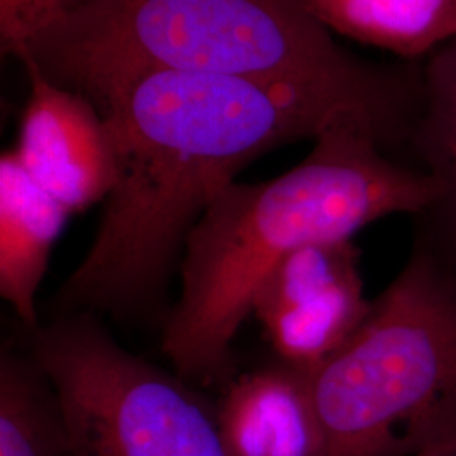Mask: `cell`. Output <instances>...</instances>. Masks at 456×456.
<instances>
[{
  "instance_id": "14",
  "label": "cell",
  "mask_w": 456,
  "mask_h": 456,
  "mask_svg": "<svg viewBox=\"0 0 456 456\" xmlns=\"http://www.w3.org/2000/svg\"><path fill=\"white\" fill-rule=\"evenodd\" d=\"M424 456H456V450H450V452H441V453H433V455Z\"/></svg>"
},
{
  "instance_id": "3",
  "label": "cell",
  "mask_w": 456,
  "mask_h": 456,
  "mask_svg": "<svg viewBox=\"0 0 456 456\" xmlns=\"http://www.w3.org/2000/svg\"><path fill=\"white\" fill-rule=\"evenodd\" d=\"M330 31L308 0H95L17 58L92 102L159 69L297 85L369 115L394 146L406 142L421 73L362 63Z\"/></svg>"
},
{
  "instance_id": "8",
  "label": "cell",
  "mask_w": 456,
  "mask_h": 456,
  "mask_svg": "<svg viewBox=\"0 0 456 456\" xmlns=\"http://www.w3.org/2000/svg\"><path fill=\"white\" fill-rule=\"evenodd\" d=\"M215 411L228 456H328L310 370L277 360L239 375Z\"/></svg>"
},
{
  "instance_id": "7",
  "label": "cell",
  "mask_w": 456,
  "mask_h": 456,
  "mask_svg": "<svg viewBox=\"0 0 456 456\" xmlns=\"http://www.w3.org/2000/svg\"><path fill=\"white\" fill-rule=\"evenodd\" d=\"M29 78L20 115L17 159L69 213L105 203L117 180L112 134L97 105L48 78L31 58H19Z\"/></svg>"
},
{
  "instance_id": "11",
  "label": "cell",
  "mask_w": 456,
  "mask_h": 456,
  "mask_svg": "<svg viewBox=\"0 0 456 456\" xmlns=\"http://www.w3.org/2000/svg\"><path fill=\"white\" fill-rule=\"evenodd\" d=\"M419 167L436 183L438 200L424 213L456 254V37L435 49L421 71V102L408 139Z\"/></svg>"
},
{
  "instance_id": "10",
  "label": "cell",
  "mask_w": 456,
  "mask_h": 456,
  "mask_svg": "<svg viewBox=\"0 0 456 456\" xmlns=\"http://www.w3.org/2000/svg\"><path fill=\"white\" fill-rule=\"evenodd\" d=\"M337 33L416 58L456 37V0H308Z\"/></svg>"
},
{
  "instance_id": "13",
  "label": "cell",
  "mask_w": 456,
  "mask_h": 456,
  "mask_svg": "<svg viewBox=\"0 0 456 456\" xmlns=\"http://www.w3.org/2000/svg\"><path fill=\"white\" fill-rule=\"evenodd\" d=\"M95 0H0L2 51L19 54Z\"/></svg>"
},
{
  "instance_id": "1",
  "label": "cell",
  "mask_w": 456,
  "mask_h": 456,
  "mask_svg": "<svg viewBox=\"0 0 456 456\" xmlns=\"http://www.w3.org/2000/svg\"><path fill=\"white\" fill-rule=\"evenodd\" d=\"M94 103L114 139L117 180L86 256L54 296L58 314L129 320L158 308L190 230L262 154L345 124L389 144L369 115L288 83L159 69Z\"/></svg>"
},
{
  "instance_id": "9",
  "label": "cell",
  "mask_w": 456,
  "mask_h": 456,
  "mask_svg": "<svg viewBox=\"0 0 456 456\" xmlns=\"http://www.w3.org/2000/svg\"><path fill=\"white\" fill-rule=\"evenodd\" d=\"M69 215L26 173L14 151L2 154L0 294L28 331L41 325L36 297Z\"/></svg>"
},
{
  "instance_id": "2",
  "label": "cell",
  "mask_w": 456,
  "mask_h": 456,
  "mask_svg": "<svg viewBox=\"0 0 456 456\" xmlns=\"http://www.w3.org/2000/svg\"><path fill=\"white\" fill-rule=\"evenodd\" d=\"M436 200V183L424 171L394 161L374 134L352 124L323 132L274 180L232 183L186 237L164 355L184 380L225 379L232 342L277 262L306 245L352 240L391 215H424Z\"/></svg>"
},
{
  "instance_id": "12",
  "label": "cell",
  "mask_w": 456,
  "mask_h": 456,
  "mask_svg": "<svg viewBox=\"0 0 456 456\" xmlns=\"http://www.w3.org/2000/svg\"><path fill=\"white\" fill-rule=\"evenodd\" d=\"M65 406L29 352L0 354V456H69Z\"/></svg>"
},
{
  "instance_id": "4",
  "label": "cell",
  "mask_w": 456,
  "mask_h": 456,
  "mask_svg": "<svg viewBox=\"0 0 456 456\" xmlns=\"http://www.w3.org/2000/svg\"><path fill=\"white\" fill-rule=\"evenodd\" d=\"M311 386L328 456L456 450L455 254L418 247Z\"/></svg>"
},
{
  "instance_id": "6",
  "label": "cell",
  "mask_w": 456,
  "mask_h": 456,
  "mask_svg": "<svg viewBox=\"0 0 456 456\" xmlns=\"http://www.w3.org/2000/svg\"><path fill=\"white\" fill-rule=\"evenodd\" d=\"M372 310L352 240L301 247L264 277L250 313L277 359L316 370L350 342Z\"/></svg>"
},
{
  "instance_id": "5",
  "label": "cell",
  "mask_w": 456,
  "mask_h": 456,
  "mask_svg": "<svg viewBox=\"0 0 456 456\" xmlns=\"http://www.w3.org/2000/svg\"><path fill=\"white\" fill-rule=\"evenodd\" d=\"M28 335L63 401L69 456H228L215 408L115 342L97 314H56Z\"/></svg>"
}]
</instances>
